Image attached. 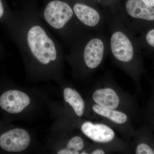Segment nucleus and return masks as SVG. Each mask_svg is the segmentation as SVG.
Wrapping results in <instances>:
<instances>
[{"label": "nucleus", "mask_w": 154, "mask_h": 154, "mask_svg": "<svg viewBox=\"0 0 154 154\" xmlns=\"http://www.w3.org/2000/svg\"><path fill=\"white\" fill-rule=\"evenodd\" d=\"M107 28L108 54L116 65L132 79L137 93L142 94L140 77L143 66L134 33L118 16H110Z\"/></svg>", "instance_id": "nucleus-2"}, {"label": "nucleus", "mask_w": 154, "mask_h": 154, "mask_svg": "<svg viewBox=\"0 0 154 154\" xmlns=\"http://www.w3.org/2000/svg\"><path fill=\"white\" fill-rule=\"evenodd\" d=\"M4 8L3 7L2 2V0H0V18H2L4 15Z\"/></svg>", "instance_id": "nucleus-18"}, {"label": "nucleus", "mask_w": 154, "mask_h": 154, "mask_svg": "<svg viewBox=\"0 0 154 154\" xmlns=\"http://www.w3.org/2000/svg\"><path fill=\"white\" fill-rule=\"evenodd\" d=\"M140 121L154 132V97L151 96L143 108L141 109Z\"/></svg>", "instance_id": "nucleus-15"}, {"label": "nucleus", "mask_w": 154, "mask_h": 154, "mask_svg": "<svg viewBox=\"0 0 154 154\" xmlns=\"http://www.w3.org/2000/svg\"><path fill=\"white\" fill-rule=\"evenodd\" d=\"M72 9L77 21L85 30L91 32L105 30L110 14L91 0H76Z\"/></svg>", "instance_id": "nucleus-10"}, {"label": "nucleus", "mask_w": 154, "mask_h": 154, "mask_svg": "<svg viewBox=\"0 0 154 154\" xmlns=\"http://www.w3.org/2000/svg\"><path fill=\"white\" fill-rule=\"evenodd\" d=\"M130 146L131 154H154V132L142 125L135 129Z\"/></svg>", "instance_id": "nucleus-14"}, {"label": "nucleus", "mask_w": 154, "mask_h": 154, "mask_svg": "<svg viewBox=\"0 0 154 154\" xmlns=\"http://www.w3.org/2000/svg\"><path fill=\"white\" fill-rule=\"evenodd\" d=\"M37 144L33 133L24 128H12L0 135V147L9 152H31Z\"/></svg>", "instance_id": "nucleus-11"}, {"label": "nucleus", "mask_w": 154, "mask_h": 154, "mask_svg": "<svg viewBox=\"0 0 154 154\" xmlns=\"http://www.w3.org/2000/svg\"><path fill=\"white\" fill-rule=\"evenodd\" d=\"M149 6L154 8V0H140Z\"/></svg>", "instance_id": "nucleus-17"}, {"label": "nucleus", "mask_w": 154, "mask_h": 154, "mask_svg": "<svg viewBox=\"0 0 154 154\" xmlns=\"http://www.w3.org/2000/svg\"><path fill=\"white\" fill-rule=\"evenodd\" d=\"M33 14H23L22 47L28 77L33 81H63L60 46Z\"/></svg>", "instance_id": "nucleus-1"}, {"label": "nucleus", "mask_w": 154, "mask_h": 154, "mask_svg": "<svg viewBox=\"0 0 154 154\" xmlns=\"http://www.w3.org/2000/svg\"><path fill=\"white\" fill-rule=\"evenodd\" d=\"M61 119L94 143L110 147L116 153L131 154L130 141L119 137L115 130L104 122L87 119L63 117Z\"/></svg>", "instance_id": "nucleus-5"}, {"label": "nucleus", "mask_w": 154, "mask_h": 154, "mask_svg": "<svg viewBox=\"0 0 154 154\" xmlns=\"http://www.w3.org/2000/svg\"><path fill=\"white\" fill-rule=\"evenodd\" d=\"M45 97L33 91L23 89L6 91L0 96V107L7 113L23 116H33L41 109Z\"/></svg>", "instance_id": "nucleus-8"}, {"label": "nucleus", "mask_w": 154, "mask_h": 154, "mask_svg": "<svg viewBox=\"0 0 154 154\" xmlns=\"http://www.w3.org/2000/svg\"><path fill=\"white\" fill-rule=\"evenodd\" d=\"M86 98L101 107L125 112L133 120L140 121L141 109L136 96L120 88L109 74L95 82Z\"/></svg>", "instance_id": "nucleus-4"}, {"label": "nucleus", "mask_w": 154, "mask_h": 154, "mask_svg": "<svg viewBox=\"0 0 154 154\" xmlns=\"http://www.w3.org/2000/svg\"><path fill=\"white\" fill-rule=\"evenodd\" d=\"M143 40L148 46L154 48V28L147 31L144 36Z\"/></svg>", "instance_id": "nucleus-16"}, {"label": "nucleus", "mask_w": 154, "mask_h": 154, "mask_svg": "<svg viewBox=\"0 0 154 154\" xmlns=\"http://www.w3.org/2000/svg\"><path fill=\"white\" fill-rule=\"evenodd\" d=\"M66 57L73 76L78 81H88L102 67L109 52L108 34L105 30L86 31L73 42Z\"/></svg>", "instance_id": "nucleus-3"}, {"label": "nucleus", "mask_w": 154, "mask_h": 154, "mask_svg": "<svg viewBox=\"0 0 154 154\" xmlns=\"http://www.w3.org/2000/svg\"><path fill=\"white\" fill-rule=\"evenodd\" d=\"M47 141L50 151L57 154H88L92 142L79 131L60 120L53 125Z\"/></svg>", "instance_id": "nucleus-7"}, {"label": "nucleus", "mask_w": 154, "mask_h": 154, "mask_svg": "<svg viewBox=\"0 0 154 154\" xmlns=\"http://www.w3.org/2000/svg\"><path fill=\"white\" fill-rule=\"evenodd\" d=\"M152 95L151 96L154 97V81L152 84Z\"/></svg>", "instance_id": "nucleus-19"}, {"label": "nucleus", "mask_w": 154, "mask_h": 154, "mask_svg": "<svg viewBox=\"0 0 154 154\" xmlns=\"http://www.w3.org/2000/svg\"><path fill=\"white\" fill-rule=\"evenodd\" d=\"M123 14L120 18L131 30L140 22H154V8L140 0L122 1Z\"/></svg>", "instance_id": "nucleus-13"}, {"label": "nucleus", "mask_w": 154, "mask_h": 154, "mask_svg": "<svg viewBox=\"0 0 154 154\" xmlns=\"http://www.w3.org/2000/svg\"><path fill=\"white\" fill-rule=\"evenodd\" d=\"M51 28L61 33L67 40L72 43L86 31L77 21L70 4L60 0L48 3L42 14Z\"/></svg>", "instance_id": "nucleus-6"}, {"label": "nucleus", "mask_w": 154, "mask_h": 154, "mask_svg": "<svg viewBox=\"0 0 154 154\" xmlns=\"http://www.w3.org/2000/svg\"><path fill=\"white\" fill-rule=\"evenodd\" d=\"M87 99L88 119L101 122L119 133L123 138L131 141L135 128L133 119L127 113L120 110L102 107Z\"/></svg>", "instance_id": "nucleus-9"}, {"label": "nucleus", "mask_w": 154, "mask_h": 154, "mask_svg": "<svg viewBox=\"0 0 154 154\" xmlns=\"http://www.w3.org/2000/svg\"><path fill=\"white\" fill-rule=\"evenodd\" d=\"M63 106L58 107L62 114L67 117L78 119L88 117L87 99L71 84L60 83Z\"/></svg>", "instance_id": "nucleus-12"}]
</instances>
